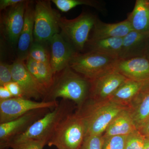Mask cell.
<instances>
[{
  "mask_svg": "<svg viewBox=\"0 0 149 149\" xmlns=\"http://www.w3.org/2000/svg\"><path fill=\"white\" fill-rule=\"evenodd\" d=\"M90 80L69 66L55 75L53 84L42 101H55L57 98L73 101L81 106L90 96Z\"/></svg>",
  "mask_w": 149,
  "mask_h": 149,
  "instance_id": "1",
  "label": "cell"
},
{
  "mask_svg": "<svg viewBox=\"0 0 149 149\" xmlns=\"http://www.w3.org/2000/svg\"><path fill=\"white\" fill-rule=\"evenodd\" d=\"M90 101L84 102L76 112L84 123L85 137L102 135L115 117L128 107L109 100L96 102L91 100Z\"/></svg>",
  "mask_w": 149,
  "mask_h": 149,
  "instance_id": "2",
  "label": "cell"
},
{
  "mask_svg": "<svg viewBox=\"0 0 149 149\" xmlns=\"http://www.w3.org/2000/svg\"><path fill=\"white\" fill-rule=\"evenodd\" d=\"M68 101L62 100L52 111L35 121L24 133L14 138L11 144L29 140L45 141L47 144L59 124L71 113Z\"/></svg>",
  "mask_w": 149,
  "mask_h": 149,
  "instance_id": "3",
  "label": "cell"
},
{
  "mask_svg": "<svg viewBox=\"0 0 149 149\" xmlns=\"http://www.w3.org/2000/svg\"><path fill=\"white\" fill-rule=\"evenodd\" d=\"M120 58L96 51L77 53L69 66L74 71L91 81L115 69Z\"/></svg>",
  "mask_w": 149,
  "mask_h": 149,
  "instance_id": "4",
  "label": "cell"
},
{
  "mask_svg": "<svg viewBox=\"0 0 149 149\" xmlns=\"http://www.w3.org/2000/svg\"><path fill=\"white\" fill-rule=\"evenodd\" d=\"M85 134L81 118L76 113H71L59 124L47 145L58 149H80Z\"/></svg>",
  "mask_w": 149,
  "mask_h": 149,
  "instance_id": "5",
  "label": "cell"
},
{
  "mask_svg": "<svg viewBox=\"0 0 149 149\" xmlns=\"http://www.w3.org/2000/svg\"><path fill=\"white\" fill-rule=\"evenodd\" d=\"M97 19L86 12L72 19L61 17L59 21L60 33L79 52L85 49Z\"/></svg>",
  "mask_w": 149,
  "mask_h": 149,
  "instance_id": "6",
  "label": "cell"
},
{
  "mask_svg": "<svg viewBox=\"0 0 149 149\" xmlns=\"http://www.w3.org/2000/svg\"><path fill=\"white\" fill-rule=\"evenodd\" d=\"M61 17L58 12L52 7L50 1H37L34 8V42L44 44L60 33Z\"/></svg>",
  "mask_w": 149,
  "mask_h": 149,
  "instance_id": "7",
  "label": "cell"
},
{
  "mask_svg": "<svg viewBox=\"0 0 149 149\" xmlns=\"http://www.w3.org/2000/svg\"><path fill=\"white\" fill-rule=\"evenodd\" d=\"M58 104L57 101L37 102L25 98L0 101V123L13 120L35 110L54 109Z\"/></svg>",
  "mask_w": 149,
  "mask_h": 149,
  "instance_id": "8",
  "label": "cell"
},
{
  "mask_svg": "<svg viewBox=\"0 0 149 149\" xmlns=\"http://www.w3.org/2000/svg\"><path fill=\"white\" fill-rule=\"evenodd\" d=\"M49 109L35 110L13 120L0 123V149L10 148L14 138L26 131L35 121L50 111Z\"/></svg>",
  "mask_w": 149,
  "mask_h": 149,
  "instance_id": "9",
  "label": "cell"
},
{
  "mask_svg": "<svg viewBox=\"0 0 149 149\" xmlns=\"http://www.w3.org/2000/svg\"><path fill=\"white\" fill-rule=\"evenodd\" d=\"M29 2L23 0L18 4L9 8L1 18L2 32L13 45H17L24 26V15Z\"/></svg>",
  "mask_w": 149,
  "mask_h": 149,
  "instance_id": "10",
  "label": "cell"
},
{
  "mask_svg": "<svg viewBox=\"0 0 149 149\" xmlns=\"http://www.w3.org/2000/svg\"><path fill=\"white\" fill-rule=\"evenodd\" d=\"M128 79L115 69L113 70L90 81L89 97L96 102L106 101Z\"/></svg>",
  "mask_w": 149,
  "mask_h": 149,
  "instance_id": "11",
  "label": "cell"
},
{
  "mask_svg": "<svg viewBox=\"0 0 149 149\" xmlns=\"http://www.w3.org/2000/svg\"><path fill=\"white\" fill-rule=\"evenodd\" d=\"M11 69L13 80L19 85L25 98L43 100L47 92L28 71L25 61L17 59L11 64Z\"/></svg>",
  "mask_w": 149,
  "mask_h": 149,
  "instance_id": "12",
  "label": "cell"
},
{
  "mask_svg": "<svg viewBox=\"0 0 149 149\" xmlns=\"http://www.w3.org/2000/svg\"><path fill=\"white\" fill-rule=\"evenodd\" d=\"M49 42L51 47L50 64L56 74L69 66L70 61L78 52L60 33L54 35Z\"/></svg>",
  "mask_w": 149,
  "mask_h": 149,
  "instance_id": "13",
  "label": "cell"
},
{
  "mask_svg": "<svg viewBox=\"0 0 149 149\" xmlns=\"http://www.w3.org/2000/svg\"><path fill=\"white\" fill-rule=\"evenodd\" d=\"M115 69L130 80H149V61L145 56L120 59Z\"/></svg>",
  "mask_w": 149,
  "mask_h": 149,
  "instance_id": "14",
  "label": "cell"
},
{
  "mask_svg": "<svg viewBox=\"0 0 149 149\" xmlns=\"http://www.w3.org/2000/svg\"><path fill=\"white\" fill-rule=\"evenodd\" d=\"M149 42V32L132 31L123 38L120 59L144 56Z\"/></svg>",
  "mask_w": 149,
  "mask_h": 149,
  "instance_id": "15",
  "label": "cell"
},
{
  "mask_svg": "<svg viewBox=\"0 0 149 149\" xmlns=\"http://www.w3.org/2000/svg\"><path fill=\"white\" fill-rule=\"evenodd\" d=\"M28 3L25 15L24 26L17 43L19 59L25 61L28 57L29 50L34 42V8Z\"/></svg>",
  "mask_w": 149,
  "mask_h": 149,
  "instance_id": "16",
  "label": "cell"
},
{
  "mask_svg": "<svg viewBox=\"0 0 149 149\" xmlns=\"http://www.w3.org/2000/svg\"><path fill=\"white\" fill-rule=\"evenodd\" d=\"M132 30L127 19L117 23H107L97 18L93 28V34L91 39L123 38Z\"/></svg>",
  "mask_w": 149,
  "mask_h": 149,
  "instance_id": "17",
  "label": "cell"
},
{
  "mask_svg": "<svg viewBox=\"0 0 149 149\" xmlns=\"http://www.w3.org/2000/svg\"><path fill=\"white\" fill-rule=\"evenodd\" d=\"M137 129L132 112L128 107L115 117L108 126L103 136H127Z\"/></svg>",
  "mask_w": 149,
  "mask_h": 149,
  "instance_id": "18",
  "label": "cell"
},
{
  "mask_svg": "<svg viewBox=\"0 0 149 149\" xmlns=\"http://www.w3.org/2000/svg\"><path fill=\"white\" fill-rule=\"evenodd\" d=\"M148 83L149 80L137 81L128 79L108 100L127 106L133 102Z\"/></svg>",
  "mask_w": 149,
  "mask_h": 149,
  "instance_id": "19",
  "label": "cell"
},
{
  "mask_svg": "<svg viewBox=\"0 0 149 149\" xmlns=\"http://www.w3.org/2000/svg\"><path fill=\"white\" fill-rule=\"evenodd\" d=\"M25 61L28 71L47 93L53 84L55 75L50 64L37 62L29 57Z\"/></svg>",
  "mask_w": 149,
  "mask_h": 149,
  "instance_id": "20",
  "label": "cell"
},
{
  "mask_svg": "<svg viewBox=\"0 0 149 149\" xmlns=\"http://www.w3.org/2000/svg\"><path fill=\"white\" fill-rule=\"evenodd\" d=\"M127 19L133 30L149 32V0H137L133 11Z\"/></svg>",
  "mask_w": 149,
  "mask_h": 149,
  "instance_id": "21",
  "label": "cell"
},
{
  "mask_svg": "<svg viewBox=\"0 0 149 149\" xmlns=\"http://www.w3.org/2000/svg\"><path fill=\"white\" fill-rule=\"evenodd\" d=\"M123 40V38L120 37L102 39L89 38L86 46L89 49V51H96L119 58Z\"/></svg>",
  "mask_w": 149,
  "mask_h": 149,
  "instance_id": "22",
  "label": "cell"
},
{
  "mask_svg": "<svg viewBox=\"0 0 149 149\" xmlns=\"http://www.w3.org/2000/svg\"><path fill=\"white\" fill-rule=\"evenodd\" d=\"M133 101H136V104L133 106V108L130 109L138 129L143 125L149 116V83L143 88Z\"/></svg>",
  "mask_w": 149,
  "mask_h": 149,
  "instance_id": "23",
  "label": "cell"
},
{
  "mask_svg": "<svg viewBox=\"0 0 149 149\" xmlns=\"http://www.w3.org/2000/svg\"><path fill=\"white\" fill-rule=\"evenodd\" d=\"M57 8L63 12H67L77 6L85 5L101 8V5L98 1L93 0H52Z\"/></svg>",
  "mask_w": 149,
  "mask_h": 149,
  "instance_id": "24",
  "label": "cell"
},
{
  "mask_svg": "<svg viewBox=\"0 0 149 149\" xmlns=\"http://www.w3.org/2000/svg\"><path fill=\"white\" fill-rule=\"evenodd\" d=\"M28 57L37 62L50 64V54L42 43L34 42L29 50Z\"/></svg>",
  "mask_w": 149,
  "mask_h": 149,
  "instance_id": "25",
  "label": "cell"
},
{
  "mask_svg": "<svg viewBox=\"0 0 149 149\" xmlns=\"http://www.w3.org/2000/svg\"><path fill=\"white\" fill-rule=\"evenodd\" d=\"M145 137L138 129L126 137L125 149H144Z\"/></svg>",
  "mask_w": 149,
  "mask_h": 149,
  "instance_id": "26",
  "label": "cell"
},
{
  "mask_svg": "<svg viewBox=\"0 0 149 149\" xmlns=\"http://www.w3.org/2000/svg\"><path fill=\"white\" fill-rule=\"evenodd\" d=\"M126 137L122 136L104 137L103 149H125Z\"/></svg>",
  "mask_w": 149,
  "mask_h": 149,
  "instance_id": "27",
  "label": "cell"
},
{
  "mask_svg": "<svg viewBox=\"0 0 149 149\" xmlns=\"http://www.w3.org/2000/svg\"><path fill=\"white\" fill-rule=\"evenodd\" d=\"M104 141L103 135H92L86 136L80 149H103Z\"/></svg>",
  "mask_w": 149,
  "mask_h": 149,
  "instance_id": "28",
  "label": "cell"
},
{
  "mask_svg": "<svg viewBox=\"0 0 149 149\" xmlns=\"http://www.w3.org/2000/svg\"><path fill=\"white\" fill-rule=\"evenodd\" d=\"M47 142L37 140H29L11 144L10 148L13 149H43Z\"/></svg>",
  "mask_w": 149,
  "mask_h": 149,
  "instance_id": "29",
  "label": "cell"
},
{
  "mask_svg": "<svg viewBox=\"0 0 149 149\" xmlns=\"http://www.w3.org/2000/svg\"><path fill=\"white\" fill-rule=\"evenodd\" d=\"M11 65L1 62L0 63V86H4L13 82Z\"/></svg>",
  "mask_w": 149,
  "mask_h": 149,
  "instance_id": "30",
  "label": "cell"
},
{
  "mask_svg": "<svg viewBox=\"0 0 149 149\" xmlns=\"http://www.w3.org/2000/svg\"><path fill=\"white\" fill-rule=\"evenodd\" d=\"M6 86L11 94L15 98H24V94L19 85L16 82H10L4 85Z\"/></svg>",
  "mask_w": 149,
  "mask_h": 149,
  "instance_id": "31",
  "label": "cell"
},
{
  "mask_svg": "<svg viewBox=\"0 0 149 149\" xmlns=\"http://www.w3.org/2000/svg\"><path fill=\"white\" fill-rule=\"evenodd\" d=\"M23 0H1L0 1V10H5L8 8L18 4L21 3Z\"/></svg>",
  "mask_w": 149,
  "mask_h": 149,
  "instance_id": "32",
  "label": "cell"
},
{
  "mask_svg": "<svg viewBox=\"0 0 149 149\" xmlns=\"http://www.w3.org/2000/svg\"><path fill=\"white\" fill-rule=\"evenodd\" d=\"M13 97L6 86H0V101L6 100Z\"/></svg>",
  "mask_w": 149,
  "mask_h": 149,
  "instance_id": "33",
  "label": "cell"
},
{
  "mask_svg": "<svg viewBox=\"0 0 149 149\" xmlns=\"http://www.w3.org/2000/svg\"><path fill=\"white\" fill-rule=\"evenodd\" d=\"M138 130L146 139H149V124L143 125Z\"/></svg>",
  "mask_w": 149,
  "mask_h": 149,
  "instance_id": "34",
  "label": "cell"
},
{
  "mask_svg": "<svg viewBox=\"0 0 149 149\" xmlns=\"http://www.w3.org/2000/svg\"><path fill=\"white\" fill-rule=\"evenodd\" d=\"M144 56H145L149 61V42L147 45Z\"/></svg>",
  "mask_w": 149,
  "mask_h": 149,
  "instance_id": "35",
  "label": "cell"
},
{
  "mask_svg": "<svg viewBox=\"0 0 149 149\" xmlns=\"http://www.w3.org/2000/svg\"><path fill=\"white\" fill-rule=\"evenodd\" d=\"M144 149H149V139H145Z\"/></svg>",
  "mask_w": 149,
  "mask_h": 149,
  "instance_id": "36",
  "label": "cell"
},
{
  "mask_svg": "<svg viewBox=\"0 0 149 149\" xmlns=\"http://www.w3.org/2000/svg\"><path fill=\"white\" fill-rule=\"evenodd\" d=\"M149 124V117L148 118H147L146 120V121H145V122L143 124V125H146V124ZM143 125H142V126H143Z\"/></svg>",
  "mask_w": 149,
  "mask_h": 149,
  "instance_id": "37",
  "label": "cell"
},
{
  "mask_svg": "<svg viewBox=\"0 0 149 149\" xmlns=\"http://www.w3.org/2000/svg\"></svg>",
  "mask_w": 149,
  "mask_h": 149,
  "instance_id": "38",
  "label": "cell"
}]
</instances>
